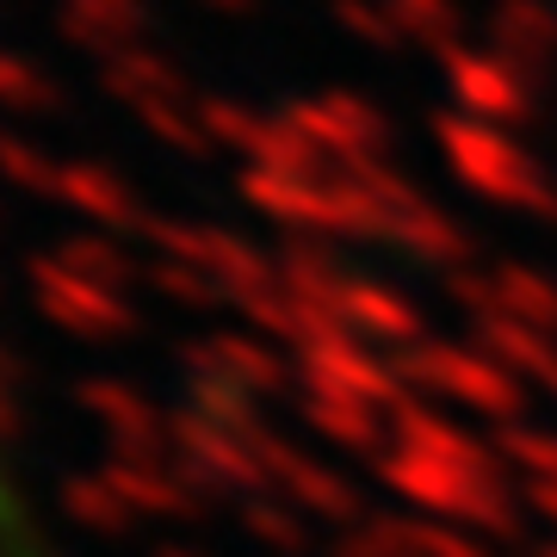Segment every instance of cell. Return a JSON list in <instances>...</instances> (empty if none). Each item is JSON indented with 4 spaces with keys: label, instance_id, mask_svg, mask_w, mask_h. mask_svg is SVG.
Listing matches in <instances>:
<instances>
[{
    "label": "cell",
    "instance_id": "cell-1",
    "mask_svg": "<svg viewBox=\"0 0 557 557\" xmlns=\"http://www.w3.org/2000/svg\"><path fill=\"white\" fill-rule=\"evenodd\" d=\"M0 557H25V515H20L13 471H7V453H0Z\"/></svg>",
    "mask_w": 557,
    "mask_h": 557
}]
</instances>
